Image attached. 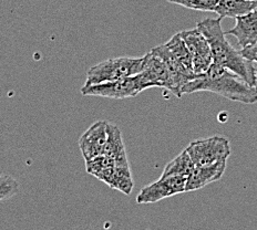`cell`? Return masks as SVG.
Here are the masks:
<instances>
[{"mask_svg":"<svg viewBox=\"0 0 257 230\" xmlns=\"http://www.w3.org/2000/svg\"><path fill=\"white\" fill-rule=\"evenodd\" d=\"M196 92H212L243 104L257 103L255 87L248 84L236 73L214 62L206 72L196 74L194 79L186 83L182 94Z\"/></svg>","mask_w":257,"mask_h":230,"instance_id":"cell-1","label":"cell"},{"mask_svg":"<svg viewBox=\"0 0 257 230\" xmlns=\"http://www.w3.org/2000/svg\"><path fill=\"white\" fill-rule=\"evenodd\" d=\"M222 19L206 18L197 23L196 28L199 29L210 44L213 62L233 71L244 79L248 84L255 87L256 66L254 62L245 59L240 50H236L226 39V34L222 29Z\"/></svg>","mask_w":257,"mask_h":230,"instance_id":"cell-2","label":"cell"},{"mask_svg":"<svg viewBox=\"0 0 257 230\" xmlns=\"http://www.w3.org/2000/svg\"><path fill=\"white\" fill-rule=\"evenodd\" d=\"M143 61V57H119L100 62L89 69L83 87L117 81V80L137 76L142 70Z\"/></svg>","mask_w":257,"mask_h":230,"instance_id":"cell-3","label":"cell"},{"mask_svg":"<svg viewBox=\"0 0 257 230\" xmlns=\"http://www.w3.org/2000/svg\"><path fill=\"white\" fill-rule=\"evenodd\" d=\"M186 152L195 166H210L231 156V144L227 138L212 136L190 143Z\"/></svg>","mask_w":257,"mask_h":230,"instance_id":"cell-4","label":"cell"},{"mask_svg":"<svg viewBox=\"0 0 257 230\" xmlns=\"http://www.w3.org/2000/svg\"><path fill=\"white\" fill-rule=\"evenodd\" d=\"M144 90H147L146 85L143 84L139 74H137L117 81L82 87L81 94L84 96H100L108 99H127L135 98Z\"/></svg>","mask_w":257,"mask_h":230,"instance_id":"cell-5","label":"cell"},{"mask_svg":"<svg viewBox=\"0 0 257 230\" xmlns=\"http://www.w3.org/2000/svg\"><path fill=\"white\" fill-rule=\"evenodd\" d=\"M186 177L183 176H169L161 177L139 191L137 196L138 204H154L174 195L185 192Z\"/></svg>","mask_w":257,"mask_h":230,"instance_id":"cell-6","label":"cell"},{"mask_svg":"<svg viewBox=\"0 0 257 230\" xmlns=\"http://www.w3.org/2000/svg\"><path fill=\"white\" fill-rule=\"evenodd\" d=\"M180 35L192 55L194 73L202 74L206 72L213 63V56L210 44H208L204 35L197 28L184 30L180 32Z\"/></svg>","mask_w":257,"mask_h":230,"instance_id":"cell-7","label":"cell"},{"mask_svg":"<svg viewBox=\"0 0 257 230\" xmlns=\"http://www.w3.org/2000/svg\"><path fill=\"white\" fill-rule=\"evenodd\" d=\"M151 51L159 56L167 64L169 70V85L167 90L178 98H181L183 95L182 94L183 88L186 83H189L192 79L195 78L196 74L187 71L178 59L172 55V52L168 49L165 44L153 48Z\"/></svg>","mask_w":257,"mask_h":230,"instance_id":"cell-8","label":"cell"},{"mask_svg":"<svg viewBox=\"0 0 257 230\" xmlns=\"http://www.w3.org/2000/svg\"><path fill=\"white\" fill-rule=\"evenodd\" d=\"M108 123L106 121L94 122L79 138V147L84 160L103 154L108 140Z\"/></svg>","mask_w":257,"mask_h":230,"instance_id":"cell-9","label":"cell"},{"mask_svg":"<svg viewBox=\"0 0 257 230\" xmlns=\"http://www.w3.org/2000/svg\"><path fill=\"white\" fill-rule=\"evenodd\" d=\"M143 67L139 77L147 89L164 88L169 85V70L167 64L152 51L143 57Z\"/></svg>","mask_w":257,"mask_h":230,"instance_id":"cell-10","label":"cell"},{"mask_svg":"<svg viewBox=\"0 0 257 230\" xmlns=\"http://www.w3.org/2000/svg\"><path fill=\"white\" fill-rule=\"evenodd\" d=\"M104 155L114 160V167L120 172L132 174L128 164L122 133L116 125L108 123V140L104 147Z\"/></svg>","mask_w":257,"mask_h":230,"instance_id":"cell-11","label":"cell"},{"mask_svg":"<svg viewBox=\"0 0 257 230\" xmlns=\"http://www.w3.org/2000/svg\"><path fill=\"white\" fill-rule=\"evenodd\" d=\"M226 162L227 160H222L210 166H194L186 179L185 192L201 189L208 184L221 179L226 169Z\"/></svg>","mask_w":257,"mask_h":230,"instance_id":"cell-12","label":"cell"},{"mask_svg":"<svg viewBox=\"0 0 257 230\" xmlns=\"http://www.w3.org/2000/svg\"><path fill=\"white\" fill-rule=\"evenodd\" d=\"M235 19H236V24L234 28L225 34L235 37L240 48H245L257 42V10L255 9L249 14Z\"/></svg>","mask_w":257,"mask_h":230,"instance_id":"cell-13","label":"cell"},{"mask_svg":"<svg viewBox=\"0 0 257 230\" xmlns=\"http://www.w3.org/2000/svg\"><path fill=\"white\" fill-rule=\"evenodd\" d=\"M257 8V0H219L214 13L221 18H237Z\"/></svg>","mask_w":257,"mask_h":230,"instance_id":"cell-14","label":"cell"},{"mask_svg":"<svg viewBox=\"0 0 257 230\" xmlns=\"http://www.w3.org/2000/svg\"><path fill=\"white\" fill-rule=\"evenodd\" d=\"M96 178L102 180L110 188L120 190L125 195H130L133 189V186H135L132 175L122 173L114 166L103 170L102 173H100L96 176Z\"/></svg>","mask_w":257,"mask_h":230,"instance_id":"cell-15","label":"cell"},{"mask_svg":"<svg viewBox=\"0 0 257 230\" xmlns=\"http://www.w3.org/2000/svg\"><path fill=\"white\" fill-rule=\"evenodd\" d=\"M194 163L191 159L189 153L186 152V149H184L179 156H176L172 162H170L167 164L165 166L163 173H162V177H169V176H183V177H189V175L191 174L192 169L194 168Z\"/></svg>","mask_w":257,"mask_h":230,"instance_id":"cell-16","label":"cell"},{"mask_svg":"<svg viewBox=\"0 0 257 230\" xmlns=\"http://www.w3.org/2000/svg\"><path fill=\"white\" fill-rule=\"evenodd\" d=\"M165 46L168 47V49L172 52V55L178 59L182 66H183L187 71L194 73V70H193L192 55L180 34L174 35L172 38L165 44Z\"/></svg>","mask_w":257,"mask_h":230,"instance_id":"cell-17","label":"cell"},{"mask_svg":"<svg viewBox=\"0 0 257 230\" xmlns=\"http://www.w3.org/2000/svg\"><path fill=\"white\" fill-rule=\"evenodd\" d=\"M114 166V160L111 157L106 156V155L102 154L100 156H96L92 159L85 160V168L87 172L96 177L100 173H102L103 170L108 169L110 167Z\"/></svg>","mask_w":257,"mask_h":230,"instance_id":"cell-18","label":"cell"},{"mask_svg":"<svg viewBox=\"0 0 257 230\" xmlns=\"http://www.w3.org/2000/svg\"><path fill=\"white\" fill-rule=\"evenodd\" d=\"M168 2L187 9L200 10V12H214L219 0H168Z\"/></svg>","mask_w":257,"mask_h":230,"instance_id":"cell-19","label":"cell"},{"mask_svg":"<svg viewBox=\"0 0 257 230\" xmlns=\"http://www.w3.org/2000/svg\"><path fill=\"white\" fill-rule=\"evenodd\" d=\"M19 190V184L12 176L0 175V199L12 198Z\"/></svg>","mask_w":257,"mask_h":230,"instance_id":"cell-20","label":"cell"},{"mask_svg":"<svg viewBox=\"0 0 257 230\" xmlns=\"http://www.w3.org/2000/svg\"><path fill=\"white\" fill-rule=\"evenodd\" d=\"M240 53H242V56L245 59H247L248 61L254 63L257 62V42H255L254 45L242 48V49H240Z\"/></svg>","mask_w":257,"mask_h":230,"instance_id":"cell-21","label":"cell"},{"mask_svg":"<svg viewBox=\"0 0 257 230\" xmlns=\"http://www.w3.org/2000/svg\"><path fill=\"white\" fill-rule=\"evenodd\" d=\"M255 89L257 90V68H256V76H255Z\"/></svg>","mask_w":257,"mask_h":230,"instance_id":"cell-22","label":"cell"},{"mask_svg":"<svg viewBox=\"0 0 257 230\" xmlns=\"http://www.w3.org/2000/svg\"><path fill=\"white\" fill-rule=\"evenodd\" d=\"M0 200H2V199H0Z\"/></svg>","mask_w":257,"mask_h":230,"instance_id":"cell-23","label":"cell"}]
</instances>
